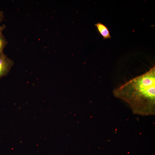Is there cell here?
<instances>
[{"mask_svg":"<svg viewBox=\"0 0 155 155\" xmlns=\"http://www.w3.org/2000/svg\"><path fill=\"white\" fill-rule=\"evenodd\" d=\"M114 96L128 102L134 113L141 114L155 112V67L126 83L113 92Z\"/></svg>","mask_w":155,"mask_h":155,"instance_id":"1","label":"cell"},{"mask_svg":"<svg viewBox=\"0 0 155 155\" xmlns=\"http://www.w3.org/2000/svg\"><path fill=\"white\" fill-rule=\"evenodd\" d=\"M14 64V62L3 53L0 55V80L7 75Z\"/></svg>","mask_w":155,"mask_h":155,"instance_id":"2","label":"cell"},{"mask_svg":"<svg viewBox=\"0 0 155 155\" xmlns=\"http://www.w3.org/2000/svg\"><path fill=\"white\" fill-rule=\"evenodd\" d=\"M95 26L98 33L103 37L104 39L111 38L109 30L106 26L100 22L96 24Z\"/></svg>","mask_w":155,"mask_h":155,"instance_id":"3","label":"cell"},{"mask_svg":"<svg viewBox=\"0 0 155 155\" xmlns=\"http://www.w3.org/2000/svg\"><path fill=\"white\" fill-rule=\"evenodd\" d=\"M8 43L4 35L2 33H0V55L4 53V49Z\"/></svg>","mask_w":155,"mask_h":155,"instance_id":"4","label":"cell"},{"mask_svg":"<svg viewBox=\"0 0 155 155\" xmlns=\"http://www.w3.org/2000/svg\"><path fill=\"white\" fill-rule=\"evenodd\" d=\"M4 17V13L0 10V23L3 21Z\"/></svg>","mask_w":155,"mask_h":155,"instance_id":"5","label":"cell"},{"mask_svg":"<svg viewBox=\"0 0 155 155\" xmlns=\"http://www.w3.org/2000/svg\"><path fill=\"white\" fill-rule=\"evenodd\" d=\"M6 28V26L4 24H3L1 26H0V33H2L3 31Z\"/></svg>","mask_w":155,"mask_h":155,"instance_id":"6","label":"cell"}]
</instances>
